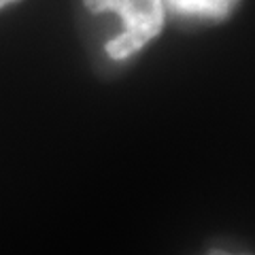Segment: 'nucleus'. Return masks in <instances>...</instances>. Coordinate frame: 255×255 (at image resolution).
Wrapping results in <instances>:
<instances>
[{
	"instance_id": "f257e3e1",
	"label": "nucleus",
	"mask_w": 255,
	"mask_h": 255,
	"mask_svg": "<svg viewBox=\"0 0 255 255\" xmlns=\"http://www.w3.org/2000/svg\"><path fill=\"white\" fill-rule=\"evenodd\" d=\"M94 13L113 11L122 15L126 30L107 45V53L113 60H124L136 53L142 45L159 34L164 26L162 0H83Z\"/></svg>"
},
{
	"instance_id": "f03ea898",
	"label": "nucleus",
	"mask_w": 255,
	"mask_h": 255,
	"mask_svg": "<svg viewBox=\"0 0 255 255\" xmlns=\"http://www.w3.org/2000/svg\"><path fill=\"white\" fill-rule=\"evenodd\" d=\"M238 0H166L174 13L185 17L202 19H221L234 9Z\"/></svg>"
},
{
	"instance_id": "7ed1b4c3",
	"label": "nucleus",
	"mask_w": 255,
	"mask_h": 255,
	"mask_svg": "<svg viewBox=\"0 0 255 255\" xmlns=\"http://www.w3.org/2000/svg\"><path fill=\"white\" fill-rule=\"evenodd\" d=\"M206 255H232V253H226V251H219V249H215V251H209Z\"/></svg>"
},
{
	"instance_id": "20e7f679",
	"label": "nucleus",
	"mask_w": 255,
	"mask_h": 255,
	"mask_svg": "<svg viewBox=\"0 0 255 255\" xmlns=\"http://www.w3.org/2000/svg\"><path fill=\"white\" fill-rule=\"evenodd\" d=\"M11 2H15V0H0V9H2V6H6V4H11Z\"/></svg>"
}]
</instances>
